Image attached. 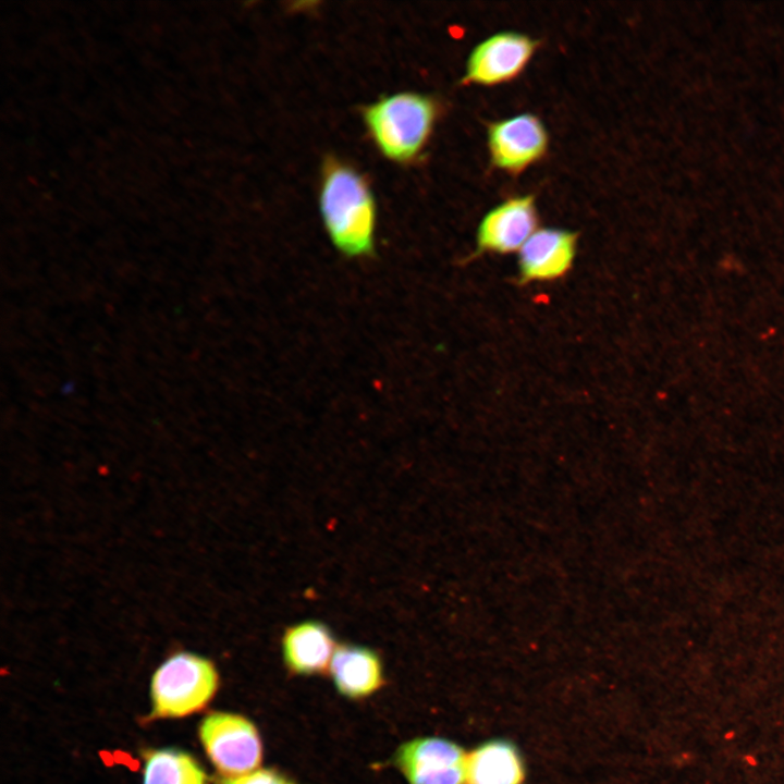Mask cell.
Wrapping results in <instances>:
<instances>
[{
  "instance_id": "12",
  "label": "cell",
  "mask_w": 784,
  "mask_h": 784,
  "mask_svg": "<svg viewBox=\"0 0 784 784\" xmlns=\"http://www.w3.org/2000/svg\"><path fill=\"white\" fill-rule=\"evenodd\" d=\"M525 764L519 749L506 739H490L467 755L465 784H523Z\"/></svg>"
},
{
  "instance_id": "4",
  "label": "cell",
  "mask_w": 784,
  "mask_h": 784,
  "mask_svg": "<svg viewBox=\"0 0 784 784\" xmlns=\"http://www.w3.org/2000/svg\"><path fill=\"white\" fill-rule=\"evenodd\" d=\"M204 750L224 777L246 774L262 761V742L256 725L232 712H211L199 725Z\"/></svg>"
},
{
  "instance_id": "2",
  "label": "cell",
  "mask_w": 784,
  "mask_h": 784,
  "mask_svg": "<svg viewBox=\"0 0 784 784\" xmlns=\"http://www.w3.org/2000/svg\"><path fill=\"white\" fill-rule=\"evenodd\" d=\"M440 106L428 95L400 91L383 96L363 111L364 122L378 150L388 159L406 163L426 148Z\"/></svg>"
},
{
  "instance_id": "10",
  "label": "cell",
  "mask_w": 784,
  "mask_h": 784,
  "mask_svg": "<svg viewBox=\"0 0 784 784\" xmlns=\"http://www.w3.org/2000/svg\"><path fill=\"white\" fill-rule=\"evenodd\" d=\"M336 648L331 630L318 621H304L286 628L281 642L285 665L299 675L328 670Z\"/></svg>"
},
{
  "instance_id": "9",
  "label": "cell",
  "mask_w": 784,
  "mask_h": 784,
  "mask_svg": "<svg viewBox=\"0 0 784 784\" xmlns=\"http://www.w3.org/2000/svg\"><path fill=\"white\" fill-rule=\"evenodd\" d=\"M577 242V233L571 230L539 228L518 252L519 282H549L563 278L573 267Z\"/></svg>"
},
{
  "instance_id": "14",
  "label": "cell",
  "mask_w": 784,
  "mask_h": 784,
  "mask_svg": "<svg viewBox=\"0 0 784 784\" xmlns=\"http://www.w3.org/2000/svg\"><path fill=\"white\" fill-rule=\"evenodd\" d=\"M219 784H299L275 769L258 768L246 774L223 777Z\"/></svg>"
},
{
  "instance_id": "5",
  "label": "cell",
  "mask_w": 784,
  "mask_h": 784,
  "mask_svg": "<svg viewBox=\"0 0 784 784\" xmlns=\"http://www.w3.org/2000/svg\"><path fill=\"white\" fill-rule=\"evenodd\" d=\"M538 48L539 41L527 34L494 33L469 52L461 84L492 87L512 82L525 71Z\"/></svg>"
},
{
  "instance_id": "8",
  "label": "cell",
  "mask_w": 784,
  "mask_h": 784,
  "mask_svg": "<svg viewBox=\"0 0 784 784\" xmlns=\"http://www.w3.org/2000/svg\"><path fill=\"white\" fill-rule=\"evenodd\" d=\"M538 229L535 196H512L489 209L480 219L474 254L518 253Z\"/></svg>"
},
{
  "instance_id": "13",
  "label": "cell",
  "mask_w": 784,
  "mask_h": 784,
  "mask_svg": "<svg viewBox=\"0 0 784 784\" xmlns=\"http://www.w3.org/2000/svg\"><path fill=\"white\" fill-rule=\"evenodd\" d=\"M207 774L189 754L162 748L146 751L143 784H207Z\"/></svg>"
},
{
  "instance_id": "3",
  "label": "cell",
  "mask_w": 784,
  "mask_h": 784,
  "mask_svg": "<svg viewBox=\"0 0 784 784\" xmlns=\"http://www.w3.org/2000/svg\"><path fill=\"white\" fill-rule=\"evenodd\" d=\"M219 686L215 664L205 657L181 651L155 671L150 683L152 715L184 718L203 710Z\"/></svg>"
},
{
  "instance_id": "1",
  "label": "cell",
  "mask_w": 784,
  "mask_h": 784,
  "mask_svg": "<svg viewBox=\"0 0 784 784\" xmlns=\"http://www.w3.org/2000/svg\"><path fill=\"white\" fill-rule=\"evenodd\" d=\"M319 211L333 245L347 257L372 254L377 209L364 175L336 159L322 168Z\"/></svg>"
},
{
  "instance_id": "6",
  "label": "cell",
  "mask_w": 784,
  "mask_h": 784,
  "mask_svg": "<svg viewBox=\"0 0 784 784\" xmlns=\"http://www.w3.org/2000/svg\"><path fill=\"white\" fill-rule=\"evenodd\" d=\"M487 147L494 168L516 175L544 158L549 134L536 114L518 113L487 125Z\"/></svg>"
},
{
  "instance_id": "7",
  "label": "cell",
  "mask_w": 784,
  "mask_h": 784,
  "mask_svg": "<svg viewBox=\"0 0 784 784\" xmlns=\"http://www.w3.org/2000/svg\"><path fill=\"white\" fill-rule=\"evenodd\" d=\"M466 760L461 746L436 736L408 740L393 756L408 784H465Z\"/></svg>"
},
{
  "instance_id": "11",
  "label": "cell",
  "mask_w": 784,
  "mask_h": 784,
  "mask_svg": "<svg viewBox=\"0 0 784 784\" xmlns=\"http://www.w3.org/2000/svg\"><path fill=\"white\" fill-rule=\"evenodd\" d=\"M329 673L335 689L348 699L373 695L383 685V666L371 649L357 645L339 646Z\"/></svg>"
}]
</instances>
